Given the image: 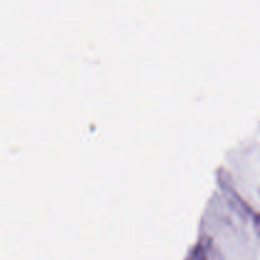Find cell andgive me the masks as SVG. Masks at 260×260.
I'll return each mask as SVG.
<instances>
[]
</instances>
